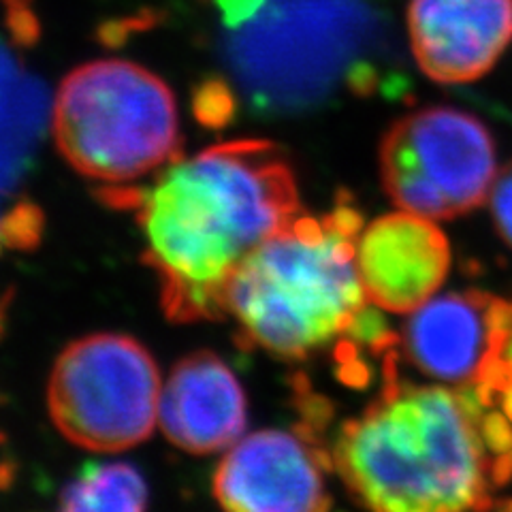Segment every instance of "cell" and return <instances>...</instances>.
<instances>
[{
  "label": "cell",
  "mask_w": 512,
  "mask_h": 512,
  "mask_svg": "<svg viewBox=\"0 0 512 512\" xmlns=\"http://www.w3.org/2000/svg\"><path fill=\"white\" fill-rule=\"evenodd\" d=\"M483 444L457 395L393 378L376 404L342 427L335 468L357 502L372 510L487 508Z\"/></svg>",
  "instance_id": "7a4b0ae2"
},
{
  "label": "cell",
  "mask_w": 512,
  "mask_h": 512,
  "mask_svg": "<svg viewBox=\"0 0 512 512\" xmlns=\"http://www.w3.org/2000/svg\"><path fill=\"white\" fill-rule=\"evenodd\" d=\"M148 485L128 463H90L62 491L64 510L137 512L148 506Z\"/></svg>",
  "instance_id": "5bb4252c"
},
{
  "label": "cell",
  "mask_w": 512,
  "mask_h": 512,
  "mask_svg": "<svg viewBox=\"0 0 512 512\" xmlns=\"http://www.w3.org/2000/svg\"><path fill=\"white\" fill-rule=\"evenodd\" d=\"M489 201L495 218V227H498L500 235L512 248V163L498 171V178L493 182Z\"/></svg>",
  "instance_id": "e0dca14e"
},
{
  "label": "cell",
  "mask_w": 512,
  "mask_h": 512,
  "mask_svg": "<svg viewBox=\"0 0 512 512\" xmlns=\"http://www.w3.org/2000/svg\"><path fill=\"white\" fill-rule=\"evenodd\" d=\"M504 352H506V363L510 365V370H512V335H510L508 342H506V348H504Z\"/></svg>",
  "instance_id": "7402d4cb"
},
{
  "label": "cell",
  "mask_w": 512,
  "mask_h": 512,
  "mask_svg": "<svg viewBox=\"0 0 512 512\" xmlns=\"http://www.w3.org/2000/svg\"><path fill=\"white\" fill-rule=\"evenodd\" d=\"M52 133L67 163L105 184H126L180 154V118L163 79L126 60L71 71L52 103Z\"/></svg>",
  "instance_id": "277c9868"
},
{
  "label": "cell",
  "mask_w": 512,
  "mask_h": 512,
  "mask_svg": "<svg viewBox=\"0 0 512 512\" xmlns=\"http://www.w3.org/2000/svg\"><path fill=\"white\" fill-rule=\"evenodd\" d=\"M212 3L220 13L222 24L231 30L250 20L263 7L265 0H212Z\"/></svg>",
  "instance_id": "d6986e66"
},
{
  "label": "cell",
  "mask_w": 512,
  "mask_h": 512,
  "mask_svg": "<svg viewBox=\"0 0 512 512\" xmlns=\"http://www.w3.org/2000/svg\"><path fill=\"white\" fill-rule=\"evenodd\" d=\"M160 376L146 346L120 333H94L58 357L47 404L60 434L96 453L148 440L158 421Z\"/></svg>",
  "instance_id": "8992f818"
},
{
  "label": "cell",
  "mask_w": 512,
  "mask_h": 512,
  "mask_svg": "<svg viewBox=\"0 0 512 512\" xmlns=\"http://www.w3.org/2000/svg\"><path fill=\"white\" fill-rule=\"evenodd\" d=\"M357 18V15H355ZM314 13L293 0H265L229 30L224 58L254 109L295 114L323 103L363 43V20Z\"/></svg>",
  "instance_id": "5b68a950"
},
{
  "label": "cell",
  "mask_w": 512,
  "mask_h": 512,
  "mask_svg": "<svg viewBox=\"0 0 512 512\" xmlns=\"http://www.w3.org/2000/svg\"><path fill=\"white\" fill-rule=\"evenodd\" d=\"M380 178L399 210L451 220L483 205L498 165L487 126L455 107L397 120L380 143Z\"/></svg>",
  "instance_id": "52a82bcc"
},
{
  "label": "cell",
  "mask_w": 512,
  "mask_h": 512,
  "mask_svg": "<svg viewBox=\"0 0 512 512\" xmlns=\"http://www.w3.org/2000/svg\"><path fill=\"white\" fill-rule=\"evenodd\" d=\"M5 22L18 45L30 47L39 39V20L30 0H5Z\"/></svg>",
  "instance_id": "ac0fdd59"
},
{
  "label": "cell",
  "mask_w": 512,
  "mask_h": 512,
  "mask_svg": "<svg viewBox=\"0 0 512 512\" xmlns=\"http://www.w3.org/2000/svg\"><path fill=\"white\" fill-rule=\"evenodd\" d=\"M52 103L43 82L0 41V192L18 197L35 165Z\"/></svg>",
  "instance_id": "4fadbf2b"
},
{
  "label": "cell",
  "mask_w": 512,
  "mask_h": 512,
  "mask_svg": "<svg viewBox=\"0 0 512 512\" xmlns=\"http://www.w3.org/2000/svg\"><path fill=\"white\" fill-rule=\"evenodd\" d=\"M408 35L429 79L448 86L476 82L512 41V0H410Z\"/></svg>",
  "instance_id": "30bf717a"
},
{
  "label": "cell",
  "mask_w": 512,
  "mask_h": 512,
  "mask_svg": "<svg viewBox=\"0 0 512 512\" xmlns=\"http://www.w3.org/2000/svg\"><path fill=\"white\" fill-rule=\"evenodd\" d=\"M504 410L508 414V419L512 421V380L504 387Z\"/></svg>",
  "instance_id": "44dd1931"
},
{
  "label": "cell",
  "mask_w": 512,
  "mask_h": 512,
  "mask_svg": "<svg viewBox=\"0 0 512 512\" xmlns=\"http://www.w3.org/2000/svg\"><path fill=\"white\" fill-rule=\"evenodd\" d=\"M41 229L43 216L37 205L0 192V254L5 250H30L39 242Z\"/></svg>",
  "instance_id": "9a60e30c"
},
{
  "label": "cell",
  "mask_w": 512,
  "mask_h": 512,
  "mask_svg": "<svg viewBox=\"0 0 512 512\" xmlns=\"http://www.w3.org/2000/svg\"><path fill=\"white\" fill-rule=\"evenodd\" d=\"M246 421L242 384L214 352H192L175 363L160 389V429L186 453L210 455L233 446Z\"/></svg>",
  "instance_id": "7c38bea8"
},
{
  "label": "cell",
  "mask_w": 512,
  "mask_h": 512,
  "mask_svg": "<svg viewBox=\"0 0 512 512\" xmlns=\"http://www.w3.org/2000/svg\"><path fill=\"white\" fill-rule=\"evenodd\" d=\"M357 267L370 303L410 314L444 284L451 250L434 220L402 210L374 220L359 235Z\"/></svg>",
  "instance_id": "8fae6325"
},
{
  "label": "cell",
  "mask_w": 512,
  "mask_h": 512,
  "mask_svg": "<svg viewBox=\"0 0 512 512\" xmlns=\"http://www.w3.org/2000/svg\"><path fill=\"white\" fill-rule=\"evenodd\" d=\"M299 214L291 163L269 141H227L169 163L139 201L146 261L167 316L224 318L237 267Z\"/></svg>",
  "instance_id": "6da1fadb"
},
{
  "label": "cell",
  "mask_w": 512,
  "mask_h": 512,
  "mask_svg": "<svg viewBox=\"0 0 512 512\" xmlns=\"http://www.w3.org/2000/svg\"><path fill=\"white\" fill-rule=\"evenodd\" d=\"M195 111L205 124H222L235 111L233 92L222 79H205V84H201L195 94Z\"/></svg>",
  "instance_id": "2e32d148"
},
{
  "label": "cell",
  "mask_w": 512,
  "mask_h": 512,
  "mask_svg": "<svg viewBox=\"0 0 512 512\" xmlns=\"http://www.w3.org/2000/svg\"><path fill=\"white\" fill-rule=\"evenodd\" d=\"M512 335V308L485 293L429 297L410 312L404 348L410 363L444 382H478L502 359Z\"/></svg>",
  "instance_id": "ba28073f"
},
{
  "label": "cell",
  "mask_w": 512,
  "mask_h": 512,
  "mask_svg": "<svg viewBox=\"0 0 512 512\" xmlns=\"http://www.w3.org/2000/svg\"><path fill=\"white\" fill-rule=\"evenodd\" d=\"M480 436H483V442L489 444L495 453H508L512 448V427L508 421L500 414H489L483 421V427H480Z\"/></svg>",
  "instance_id": "ffe728a7"
},
{
  "label": "cell",
  "mask_w": 512,
  "mask_h": 512,
  "mask_svg": "<svg viewBox=\"0 0 512 512\" xmlns=\"http://www.w3.org/2000/svg\"><path fill=\"white\" fill-rule=\"evenodd\" d=\"M359 231L350 207L325 220L299 214L246 256L224 291L239 340L303 359L348 331L370 303L357 267Z\"/></svg>",
  "instance_id": "3957f363"
},
{
  "label": "cell",
  "mask_w": 512,
  "mask_h": 512,
  "mask_svg": "<svg viewBox=\"0 0 512 512\" xmlns=\"http://www.w3.org/2000/svg\"><path fill=\"white\" fill-rule=\"evenodd\" d=\"M214 498L237 512H314L331 504L312 448L278 429L229 448L214 474Z\"/></svg>",
  "instance_id": "9c48e42d"
}]
</instances>
